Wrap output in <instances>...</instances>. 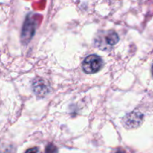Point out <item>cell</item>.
Wrapping results in <instances>:
<instances>
[{
    "label": "cell",
    "mask_w": 153,
    "mask_h": 153,
    "mask_svg": "<svg viewBox=\"0 0 153 153\" xmlns=\"http://www.w3.org/2000/svg\"><path fill=\"white\" fill-rule=\"evenodd\" d=\"M102 59L97 55L89 56L83 62V69L86 74L96 73L102 68Z\"/></svg>",
    "instance_id": "obj_1"
},
{
    "label": "cell",
    "mask_w": 153,
    "mask_h": 153,
    "mask_svg": "<svg viewBox=\"0 0 153 153\" xmlns=\"http://www.w3.org/2000/svg\"><path fill=\"white\" fill-rule=\"evenodd\" d=\"M143 120V115L140 113L132 112L130 114H128L124 118L125 125L129 128H134L139 126Z\"/></svg>",
    "instance_id": "obj_2"
},
{
    "label": "cell",
    "mask_w": 153,
    "mask_h": 153,
    "mask_svg": "<svg viewBox=\"0 0 153 153\" xmlns=\"http://www.w3.org/2000/svg\"><path fill=\"white\" fill-rule=\"evenodd\" d=\"M101 40H104V45L107 47H113L119 42V36L114 31H107L105 33L101 35Z\"/></svg>",
    "instance_id": "obj_3"
},
{
    "label": "cell",
    "mask_w": 153,
    "mask_h": 153,
    "mask_svg": "<svg viewBox=\"0 0 153 153\" xmlns=\"http://www.w3.org/2000/svg\"><path fill=\"white\" fill-rule=\"evenodd\" d=\"M45 153H58L57 148L53 144H49L46 148V152Z\"/></svg>",
    "instance_id": "obj_4"
},
{
    "label": "cell",
    "mask_w": 153,
    "mask_h": 153,
    "mask_svg": "<svg viewBox=\"0 0 153 153\" xmlns=\"http://www.w3.org/2000/svg\"><path fill=\"white\" fill-rule=\"evenodd\" d=\"M25 153H41L40 150L38 147H33V148L29 149Z\"/></svg>",
    "instance_id": "obj_5"
},
{
    "label": "cell",
    "mask_w": 153,
    "mask_h": 153,
    "mask_svg": "<svg viewBox=\"0 0 153 153\" xmlns=\"http://www.w3.org/2000/svg\"><path fill=\"white\" fill-rule=\"evenodd\" d=\"M116 153H126V152L123 149H118L117 152H116Z\"/></svg>",
    "instance_id": "obj_6"
},
{
    "label": "cell",
    "mask_w": 153,
    "mask_h": 153,
    "mask_svg": "<svg viewBox=\"0 0 153 153\" xmlns=\"http://www.w3.org/2000/svg\"><path fill=\"white\" fill-rule=\"evenodd\" d=\"M152 74H153V66H152Z\"/></svg>",
    "instance_id": "obj_7"
}]
</instances>
